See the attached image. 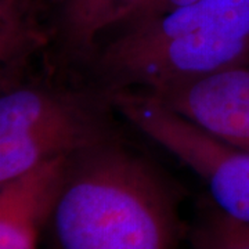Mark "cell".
Segmentation results:
<instances>
[{
	"instance_id": "cell-7",
	"label": "cell",
	"mask_w": 249,
	"mask_h": 249,
	"mask_svg": "<svg viewBox=\"0 0 249 249\" xmlns=\"http://www.w3.org/2000/svg\"><path fill=\"white\" fill-rule=\"evenodd\" d=\"M136 0H64L58 37L72 57L90 60L104 34L111 32Z\"/></svg>"
},
{
	"instance_id": "cell-9",
	"label": "cell",
	"mask_w": 249,
	"mask_h": 249,
	"mask_svg": "<svg viewBox=\"0 0 249 249\" xmlns=\"http://www.w3.org/2000/svg\"><path fill=\"white\" fill-rule=\"evenodd\" d=\"M196 0H136L127 9L122 18L118 21L111 32L124 29V28L139 25L142 22L158 18L163 14H168L173 10L188 6Z\"/></svg>"
},
{
	"instance_id": "cell-4",
	"label": "cell",
	"mask_w": 249,
	"mask_h": 249,
	"mask_svg": "<svg viewBox=\"0 0 249 249\" xmlns=\"http://www.w3.org/2000/svg\"><path fill=\"white\" fill-rule=\"evenodd\" d=\"M108 98L137 130L202 180L217 211L249 224V151L206 134L142 90H115Z\"/></svg>"
},
{
	"instance_id": "cell-2",
	"label": "cell",
	"mask_w": 249,
	"mask_h": 249,
	"mask_svg": "<svg viewBox=\"0 0 249 249\" xmlns=\"http://www.w3.org/2000/svg\"><path fill=\"white\" fill-rule=\"evenodd\" d=\"M89 61L106 93L148 90L249 64V0H196L119 29Z\"/></svg>"
},
{
	"instance_id": "cell-5",
	"label": "cell",
	"mask_w": 249,
	"mask_h": 249,
	"mask_svg": "<svg viewBox=\"0 0 249 249\" xmlns=\"http://www.w3.org/2000/svg\"><path fill=\"white\" fill-rule=\"evenodd\" d=\"M142 91L206 134L249 151V64Z\"/></svg>"
},
{
	"instance_id": "cell-3",
	"label": "cell",
	"mask_w": 249,
	"mask_h": 249,
	"mask_svg": "<svg viewBox=\"0 0 249 249\" xmlns=\"http://www.w3.org/2000/svg\"><path fill=\"white\" fill-rule=\"evenodd\" d=\"M109 104L107 93L97 98L22 80L1 88L0 184L115 139Z\"/></svg>"
},
{
	"instance_id": "cell-8",
	"label": "cell",
	"mask_w": 249,
	"mask_h": 249,
	"mask_svg": "<svg viewBox=\"0 0 249 249\" xmlns=\"http://www.w3.org/2000/svg\"><path fill=\"white\" fill-rule=\"evenodd\" d=\"M191 249H249V224L222 213L212 205L190 234Z\"/></svg>"
},
{
	"instance_id": "cell-10",
	"label": "cell",
	"mask_w": 249,
	"mask_h": 249,
	"mask_svg": "<svg viewBox=\"0 0 249 249\" xmlns=\"http://www.w3.org/2000/svg\"><path fill=\"white\" fill-rule=\"evenodd\" d=\"M64 0H36V6L37 9H45V7H49V6H61V3Z\"/></svg>"
},
{
	"instance_id": "cell-6",
	"label": "cell",
	"mask_w": 249,
	"mask_h": 249,
	"mask_svg": "<svg viewBox=\"0 0 249 249\" xmlns=\"http://www.w3.org/2000/svg\"><path fill=\"white\" fill-rule=\"evenodd\" d=\"M68 160H47L0 184V249H39Z\"/></svg>"
},
{
	"instance_id": "cell-1",
	"label": "cell",
	"mask_w": 249,
	"mask_h": 249,
	"mask_svg": "<svg viewBox=\"0 0 249 249\" xmlns=\"http://www.w3.org/2000/svg\"><path fill=\"white\" fill-rule=\"evenodd\" d=\"M45 230L52 249H178V199L115 137L70 157Z\"/></svg>"
}]
</instances>
